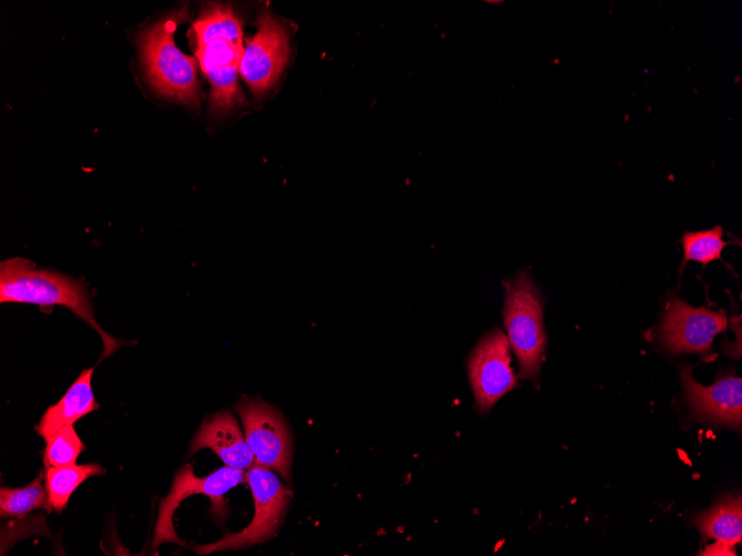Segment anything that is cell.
Listing matches in <instances>:
<instances>
[{"instance_id":"cell-8","label":"cell","mask_w":742,"mask_h":556,"mask_svg":"<svg viewBox=\"0 0 742 556\" xmlns=\"http://www.w3.org/2000/svg\"><path fill=\"white\" fill-rule=\"evenodd\" d=\"M257 33L245 40L239 74L254 95L264 94L277 81L289 55V38L269 11L257 20Z\"/></svg>"},{"instance_id":"cell-17","label":"cell","mask_w":742,"mask_h":556,"mask_svg":"<svg viewBox=\"0 0 742 556\" xmlns=\"http://www.w3.org/2000/svg\"><path fill=\"white\" fill-rule=\"evenodd\" d=\"M723 233L724 231L720 225L696 232L685 231L681 237L683 259L680 273L689 261H696L705 266L712 261L721 260L723 249L733 243L724 241Z\"/></svg>"},{"instance_id":"cell-13","label":"cell","mask_w":742,"mask_h":556,"mask_svg":"<svg viewBox=\"0 0 742 556\" xmlns=\"http://www.w3.org/2000/svg\"><path fill=\"white\" fill-rule=\"evenodd\" d=\"M93 371V367L83 370L63 396L41 416L37 432L44 441L99 408L91 386Z\"/></svg>"},{"instance_id":"cell-4","label":"cell","mask_w":742,"mask_h":556,"mask_svg":"<svg viewBox=\"0 0 742 556\" xmlns=\"http://www.w3.org/2000/svg\"><path fill=\"white\" fill-rule=\"evenodd\" d=\"M503 317L509 345L520 365V376L533 381L540 372L547 336L541 296L528 272L520 271L505 282Z\"/></svg>"},{"instance_id":"cell-18","label":"cell","mask_w":742,"mask_h":556,"mask_svg":"<svg viewBox=\"0 0 742 556\" xmlns=\"http://www.w3.org/2000/svg\"><path fill=\"white\" fill-rule=\"evenodd\" d=\"M46 443L44 467L76 464L78 456L84 449L72 425L60 428Z\"/></svg>"},{"instance_id":"cell-12","label":"cell","mask_w":742,"mask_h":556,"mask_svg":"<svg viewBox=\"0 0 742 556\" xmlns=\"http://www.w3.org/2000/svg\"><path fill=\"white\" fill-rule=\"evenodd\" d=\"M210 448L225 466L248 469L254 464V457L247 444L237 419L229 412L212 415L197 431L190 453Z\"/></svg>"},{"instance_id":"cell-9","label":"cell","mask_w":742,"mask_h":556,"mask_svg":"<svg viewBox=\"0 0 742 556\" xmlns=\"http://www.w3.org/2000/svg\"><path fill=\"white\" fill-rule=\"evenodd\" d=\"M510 345L498 327L485 334L469 356L468 373L479 412H488L517 384Z\"/></svg>"},{"instance_id":"cell-3","label":"cell","mask_w":742,"mask_h":556,"mask_svg":"<svg viewBox=\"0 0 742 556\" xmlns=\"http://www.w3.org/2000/svg\"><path fill=\"white\" fill-rule=\"evenodd\" d=\"M186 8L151 24L139 34L146 74L153 89L190 105H197V59L184 54L174 42L178 26L186 20Z\"/></svg>"},{"instance_id":"cell-5","label":"cell","mask_w":742,"mask_h":556,"mask_svg":"<svg viewBox=\"0 0 742 556\" xmlns=\"http://www.w3.org/2000/svg\"><path fill=\"white\" fill-rule=\"evenodd\" d=\"M245 482L251 488L254 502V515L249 525L237 532L228 533L219 540L199 545L194 550L200 555L218 550L240 549L263 543L274 535L292 493L282 484L273 472L257 463L245 472Z\"/></svg>"},{"instance_id":"cell-15","label":"cell","mask_w":742,"mask_h":556,"mask_svg":"<svg viewBox=\"0 0 742 556\" xmlns=\"http://www.w3.org/2000/svg\"><path fill=\"white\" fill-rule=\"evenodd\" d=\"M106 472L99 464L46 467V489L52 510L62 512L72 493L88 478Z\"/></svg>"},{"instance_id":"cell-1","label":"cell","mask_w":742,"mask_h":556,"mask_svg":"<svg viewBox=\"0 0 742 556\" xmlns=\"http://www.w3.org/2000/svg\"><path fill=\"white\" fill-rule=\"evenodd\" d=\"M195 59L211 85L214 110L227 111L241 102L238 74L243 54L242 23L227 4H208L190 29Z\"/></svg>"},{"instance_id":"cell-19","label":"cell","mask_w":742,"mask_h":556,"mask_svg":"<svg viewBox=\"0 0 742 556\" xmlns=\"http://www.w3.org/2000/svg\"><path fill=\"white\" fill-rule=\"evenodd\" d=\"M733 546L718 542L713 547L706 548L702 555H734Z\"/></svg>"},{"instance_id":"cell-6","label":"cell","mask_w":742,"mask_h":556,"mask_svg":"<svg viewBox=\"0 0 742 556\" xmlns=\"http://www.w3.org/2000/svg\"><path fill=\"white\" fill-rule=\"evenodd\" d=\"M243 482V469L223 466L204 477H198L190 464L182 466L174 475L169 494L160 501L152 547L157 548L162 543L186 546V542L178 537L172 519L176 509L187 497L195 494L208 496L212 513L221 517L227 513L224 494Z\"/></svg>"},{"instance_id":"cell-7","label":"cell","mask_w":742,"mask_h":556,"mask_svg":"<svg viewBox=\"0 0 742 556\" xmlns=\"http://www.w3.org/2000/svg\"><path fill=\"white\" fill-rule=\"evenodd\" d=\"M254 463L290 478L291 443L281 414L258 398H244L235 407Z\"/></svg>"},{"instance_id":"cell-2","label":"cell","mask_w":742,"mask_h":556,"mask_svg":"<svg viewBox=\"0 0 742 556\" xmlns=\"http://www.w3.org/2000/svg\"><path fill=\"white\" fill-rule=\"evenodd\" d=\"M0 302L33 304L41 310L53 306L69 309L98 332L103 344L102 357L112 355L122 344L97 323L82 280L37 267L28 259L12 257L0 263Z\"/></svg>"},{"instance_id":"cell-10","label":"cell","mask_w":742,"mask_h":556,"mask_svg":"<svg viewBox=\"0 0 742 556\" xmlns=\"http://www.w3.org/2000/svg\"><path fill=\"white\" fill-rule=\"evenodd\" d=\"M726 326L723 312L692 307L673 295L666 304L660 338L672 353H703Z\"/></svg>"},{"instance_id":"cell-14","label":"cell","mask_w":742,"mask_h":556,"mask_svg":"<svg viewBox=\"0 0 742 556\" xmlns=\"http://www.w3.org/2000/svg\"><path fill=\"white\" fill-rule=\"evenodd\" d=\"M705 538L733 546L742 539V505L740 497H726L695 518Z\"/></svg>"},{"instance_id":"cell-11","label":"cell","mask_w":742,"mask_h":556,"mask_svg":"<svg viewBox=\"0 0 742 556\" xmlns=\"http://www.w3.org/2000/svg\"><path fill=\"white\" fill-rule=\"evenodd\" d=\"M685 398L693 413L704 419L740 428L742 421V380L733 375L703 386L694 381L690 366L681 367Z\"/></svg>"},{"instance_id":"cell-16","label":"cell","mask_w":742,"mask_h":556,"mask_svg":"<svg viewBox=\"0 0 742 556\" xmlns=\"http://www.w3.org/2000/svg\"><path fill=\"white\" fill-rule=\"evenodd\" d=\"M44 475L40 474L27 486L0 489V516L2 518H21L33 509L42 508L51 512L47 489L42 486Z\"/></svg>"}]
</instances>
